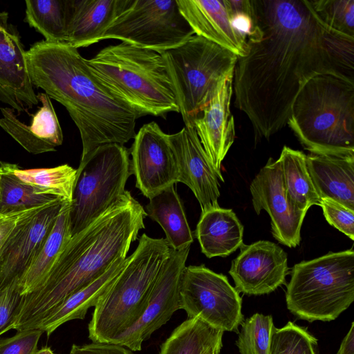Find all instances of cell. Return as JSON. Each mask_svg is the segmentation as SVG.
I'll use <instances>...</instances> for the list:
<instances>
[{"label":"cell","instance_id":"40","mask_svg":"<svg viewBox=\"0 0 354 354\" xmlns=\"http://www.w3.org/2000/svg\"><path fill=\"white\" fill-rule=\"evenodd\" d=\"M35 208L0 216V250L10 236L18 222Z\"/></svg>","mask_w":354,"mask_h":354},{"label":"cell","instance_id":"34","mask_svg":"<svg viewBox=\"0 0 354 354\" xmlns=\"http://www.w3.org/2000/svg\"><path fill=\"white\" fill-rule=\"evenodd\" d=\"M317 339L305 328L288 322L274 328L269 354H316Z\"/></svg>","mask_w":354,"mask_h":354},{"label":"cell","instance_id":"18","mask_svg":"<svg viewBox=\"0 0 354 354\" xmlns=\"http://www.w3.org/2000/svg\"><path fill=\"white\" fill-rule=\"evenodd\" d=\"M0 100L21 113L37 105L26 61V51L8 13L0 12Z\"/></svg>","mask_w":354,"mask_h":354},{"label":"cell","instance_id":"28","mask_svg":"<svg viewBox=\"0 0 354 354\" xmlns=\"http://www.w3.org/2000/svg\"><path fill=\"white\" fill-rule=\"evenodd\" d=\"M223 333L199 317L187 318L164 342L159 354H221Z\"/></svg>","mask_w":354,"mask_h":354},{"label":"cell","instance_id":"7","mask_svg":"<svg viewBox=\"0 0 354 354\" xmlns=\"http://www.w3.org/2000/svg\"><path fill=\"white\" fill-rule=\"evenodd\" d=\"M354 301V251L332 252L294 265L286 286L288 310L309 322L335 319Z\"/></svg>","mask_w":354,"mask_h":354},{"label":"cell","instance_id":"23","mask_svg":"<svg viewBox=\"0 0 354 354\" xmlns=\"http://www.w3.org/2000/svg\"><path fill=\"white\" fill-rule=\"evenodd\" d=\"M306 160L320 199L330 198L354 210V156L310 153Z\"/></svg>","mask_w":354,"mask_h":354},{"label":"cell","instance_id":"37","mask_svg":"<svg viewBox=\"0 0 354 354\" xmlns=\"http://www.w3.org/2000/svg\"><path fill=\"white\" fill-rule=\"evenodd\" d=\"M8 338L0 339V354H33L44 333L39 329H26Z\"/></svg>","mask_w":354,"mask_h":354},{"label":"cell","instance_id":"4","mask_svg":"<svg viewBox=\"0 0 354 354\" xmlns=\"http://www.w3.org/2000/svg\"><path fill=\"white\" fill-rule=\"evenodd\" d=\"M287 124L312 153L354 156V82L313 77L295 97Z\"/></svg>","mask_w":354,"mask_h":354},{"label":"cell","instance_id":"29","mask_svg":"<svg viewBox=\"0 0 354 354\" xmlns=\"http://www.w3.org/2000/svg\"><path fill=\"white\" fill-rule=\"evenodd\" d=\"M302 151L284 146L279 160L285 187L295 208L307 212L314 205H319L320 198L310 177Z\"/></svg>","mask_w":354,"mask_h":354},{"label":"cell","instance_id":"43","mask_svg":"<svg viewBox=\"0 0 354 354\" xmlns=\"http://www.w3.org/2000/svg\"><path fill=\"white\" fill-rule=\"evenodd\" d=\"M1 173H2V171H1V167H0V179H1ZM1 214H0V216H1Z\"/></svg>","mask_w":354,"mask_h":354},{"label":"cell","instance_id":"42","mask_svg":"<svg viewBox=\"0 0 354 354\" xmlns=\"http://www.w3.org/2000/svg\"><path fill=\"white\" fill-rule=\"evenodd\" d=\"M33 354H55L49 347H43L39 350H37Z\"/></svg>","mask_w":354,"mask_h":354},{"label":"cell","instance_id":"9","mask_svg":"<svg viewBox=\"0 0 354 354\" xmlns=\"http://www.w3.org/2000/svg\"><path fill=\"white\" fill-rule=\"evenodd\" d=\"M129 155L124 145L111 143L81 157L70 203L72 236L100 216L125 192L131 175Z\"/></svg>","mask_w":354,"mask_h":354},{"label":"cell","instance_id":"1","mask_svg":"<svg viewBox=\"0 0 354 354\" xmlns=\"http://www.w3.org/2000/svg\"><path fill=\"white\" fill-rule=\"evenodd\" d=\"M251 2L254 26L234 68V106L268 139L287 124L295 97L313 77L354 82V38L325 26L310 0Z\"/></svg>","mask_w":354,"mask_h":354},{"label":"cell","instance_id":"20","mask_svg":"<svg viewBox=\"0 0 354 354\" xmlns=\"http://www.w3.org/2000/svg\"><path fill=\"white\" fill-rule=\"evenodd\" d=\"M179 10L196 35L234 53H247L246 37L230 21L225 0H176Z\"/></svg>","mask_w":354,"mask_h":354},{"label":"cell","instance_id":"10","mask_svg":"<svg viewBox=\"0 0 354 354\" xmlns=\"http://www.w3.org/2000/svg\"><path fill=\"white\" fill-rule=\"evenodd\" d=\"M194 34L176 0H130L102 40L118 39L162 54L182 44Z\"/></svg>","mask_w":354,"mask_h":354},{"label":"cell","instance_id":"2","mask_svg":"<svg viewBox=\"0 0 354 354\" xmlns=\"http://www.w3.org/2000/svg\"><path fill=\"white\" fill-rule=\"evenodd\" d=\"M147 216L142 205L126 190L100 216L71 238L43 285L23 295L12 329H36L71 295L101 276L117 259L127 257L131 243L145 228Z\"/></svg>","mask_w":354,"mask_h":354},{"label":"cell","instance_id":"41","mask_svg":"<svg viewBox=\"0 0 354 354\" xmlns=\"http://www.w3.org/2000/svg\"><path fill=\"white\" fill-rule=\"evenodd\" d=\"M337 354H354V322L343 339Z\"/></svg>","mask_w":354,"mask_h":354},{"label":"cell","instance_id":"11","mask_svg":"<svg viewBox=\"0 0 354 354\" xmlns=\"http://www.w3.org/2000/svg\"><path fill=\"white\" fill-rule=\"evenodd\" d=\"M181 309L225 331H236L243 319L242 299L223 274L205 266H185L180 282Z\"/></svg>","mask_w":354,"mask_h":354},{"label":"cell","instance_id":"12","mask_svg":"<svg viewBox=\"0 0 354 354\" xmlns=\"http://www.w3.org/2000/svg\"><path fill=\"white\" fill-rule=\"evenodd\" d=\"M191 245L179 250L171 248L150 291L146 308L140 317L109 343L124 346L131 351L142 349V343L165 324L181 309L180 282Z\"/></svg>","mask_w":354,"mask_h":354},{"label":"cell","instance_id":"24","mask_svg":"<svg viewBox=\"0 0 354 354\" xmlns=\"http://www.w3.org/2000/svg\"><path fill=\"white\" fill-rule=\"evenodd\" d=\"M195 235L207 258L225 257L243 243V225L232 209L218 207L201 213Z\"/></svg>","mask_w":354,"mask_h":354},{"label":"cell","instance_id":"21","mask_svg":"<svg viewBox=\"0 0 354 354\" xmlns=\"http://www.w3.org/2000/svg\"><path fill=\"white\" fill-rule=\"evenodd\" d=\"M41 106L32 115L31 123L21 122L8 107L0 109V127L28 152L39 154L54 151L63 142V133L50 97L45 93L37 95Z\"/></svg>","mask_w":354,"mask_h":354},{"label":"cell","instance_id":"15","mask_svg":"<svg viewBox=\"0 0 354 354\" xmlns=\"http://www.w3.org/2000/svg\"><path fill=\"white\" fill-rule=\"evenodd\" d=\"M250 190L254 211L264 209L271 219L274 238L289 248H296L301 241V227L306 211L292 205L284 185L281 163L270 158L252 180Z\"/></svg>","mask_w":354,"mask_h":354},{"label":"cell","instance_id":"17","mask_svg":"<svg viewBox=\"0 0 354 354\" xmlns=\"http://www.w3.org/2000/svg\"><path fill=\"white\" fill-rule=\"evenodd\" d=\"M178 174L198 201L201 213L218 207L219 178L210 162L194 127L185 126L169 135Z\"/></svg>","mask_w":354,"mask_h":354},{"label":"cell","instance_id":"25","mask_svg":"<svg viewBox=\"0 0 354 354\" xmlns=\"http://www.w3.org/2000/svg\"><path fill=\"white\" fill-rule=\"evenodd\" d=\"M127 261L128 257L117 259L101 276L71 295L53 310L36 329L41 330L48 337L63 324L73 319H83L88 310L95 307L123 270Z\"/></svg>","mask_w":354,"mask_h":354},{"label":"cell","instance_id":"19","mask_svg":"<svg viewBox=\"0 0 354 354\" xmlns=\"http://www.w3.org/2000/svg\"><path fill=\"white\" fill-rule=\"evenodd\" d=\"M233 77H226L215 94L194 120V127L219 180L224 182L221 171L222 162L235 138L234 117L230 111Z\"/></svg>","mask_w":354,"mask_h":354},{"label":"cell","instance_id":"8","mask_svg":"<svg viewBox=\"0 0 354 354\" xmlns=\"http://www.w3.org/2000/svg\"><path fill=\"white\" fill-rule=\"evenodd\" d=\"M160 55L185 126L194 127L220 84L234 75L239 57L196 35Z\"/></svg>","mask_w":354,"mask_h":354},{"label":"cell","instance_id":"31","mask_svg":"<svg viewBox=\"0 0 354 354\" xmlns=\"http://www.w3.org/2000/svg\"><path fill=\"white\" fill-rule=\"evenodd\" d=\"M26 21L53 43H66L68 0L26 1Z\"/></svg>","mask_w":354,"mask_h":354},{"label":"cell","instance_id":"33","mask_svg":"<svg viewBox=\"0 0 354 354\" xmlns=\"http://www.w3.org/2000/svg\"><path fill=\"white\" fill-rule=\"evenodd\" d=\"M236 345L241 354H269L274 328L272 317L255 313L241 324Z\"/></svg>","mask_w":354,"mask_h":354},{"label":"cell","instance_id":"6","mask_svg":"<svg viewBox=\"0 0 354 354\" xmlns=\"http://www.w3.org/2000/svg\"><path fill=\"white\" fill-rule=\"evenodd\" d=\"M170 250L165 239L141 235L126 266L94 307L88 326L92 342L109 343L138 320Z\"/></svg>","mask_w":354,"mask_h":354},{"label":"cell","instance_id":"32","mask_svg":"<svg viewBox=\"0 0 354 354\" xmlns=\"http://www.w3.org/2000/svg\"><path fill=\"white\" fill-rule=\"evenodd\" d=\"M0 179V214L24 211L48 204L58 198L41 194L36 188L19 181L1 168Z\"/></svg>","mask_w":354,"mask_h":354},{"label":"cell","instance_id":"30","mask_svg":"<svg viewBox=\"0 0 354 354\" xmlns=\"http://www.w3.org/2000/svg\"><path fill=\"white\" fill-rule=\"evenodd\" d=\"M0 167L41 194L71 202L77 169L67 164L51 168L22 169L15 164L0 162Z\"/></svg>","mask_w":354,"mask_h":354},{"label":"cell","instance_id":"5","mask_svg":"<svg viewBox=\"0 0 354 354\" xmlns=\"http://www.w3.org/2000/svg\"><path fill=\"white\" fill-rule=\"evenodd\" d=\"M93 74L138 118L179 113L174 88L160 54L122 42L86 59Z\"/></svg>","mask_w":354,"mask_h":354},{"label":"cell","instance_id":"16","mask_svg":"<svg viewBox=\"0 0 354 354\" xmlns=\"http://www.w3.org/2000/svg\"><path fill=\"white\" fill-rule=\"evenodd\" d=\"M239 248L229 270L239 293L266 295L286 284L288 256L277 244L258 241L250 245L243 243Z\"/></svg>","mask_w":354,"mask_h":354},{"label":"cell","instance_id":"22","mask_svg":"<svg viewBox=\"0 0 354 354\" xmlns=\"http://www.w3.org/2000/svg\"><path fill=\"white\" fill-rule=\"evenodd\" d=\"M130 0H68L66 44L78 48L102 40Z\"/></svg>","mask_w":354,"mask_h":354},{"label":"cell","instance_id":"14","mask_svg":"<svg viewBox=\"0 0 354 354\" xmlns=\"http://www.w3.org/2000/svg\"><path fill=\"white\" fill-rule=\"evenodd\" d=\"M130 149L136 187L150 199L178 182L175 156L165 133L155 122L144 124Z\"/></svg>","mask_w":354,"mask_h":354},{"label":"cell","instance_id":"13","mask_svg":"<svg viewBox=\"0 0 354 354\" xmlns=\"http://www.w3.org/2000/svg\"><path fill=\"white\" fill-rule=\"evenodd\" d=\"M64 201L32 209L17 223L0 250V292L17 284L32 264L50 233Z\"/></svg>","mask_w":354,"mask_h":354},{"label":"cell","instance_id":"36","mask_svg":"<svg viewBox=\"0 0 354 354\" xmlns=\"http://www.w3.org/2000/svg\"><path fill=\"white\" fill-rule=\"evenodd\" d=\"M327 222L354 240V210L334 200L323 198L319 205Z\"/></svg>","mask_w":354,"mask_h":354},{"label":"cell","instance_id":"38","mask_svg":"<svg viewBox=\"0 0 354 354\" xmlns=\"http://www.w3.org/2000/svg\"><path fill=\"white\" fill-rule=\"evenodd\" d=\"M22 297L17 284L11 285L0 292V336L12 329Z\"/></svg>","mask_w":354,"mask_h":354},{"label":"cell","instance_id":"35","mask_svg":"<svg viewBox=\"0 0 354 354\" xmlns=\"http://www.w3.org/2000/svg\"><path fill=\"white\" fill-rule=\"evenodd\" d=\"M322 23L330 30L354 38V0H310Z\"/></svg>","mask_w":354,"mask_h":354},{"label":"cell","instance_id":"3","mask_svg":"<svg viewBox=\"0 0 354 354\" xmlns=\"http://www.w3.org/2000/svg\"><path fill=\"white\" fill-rule=\"evenodd\" d=\"M34 86L62 104L77 126L82 156L111 143L124 145L136 136L138 117L93 74L77 49L42 40L26 51Z\"/></svg>","mask_w":354,"mask_h":354},{"label":"cell","instance_id":"27","mask_svg":"<svg viewBox=\"0 0 354 354\" xmlns=\"http://www.w3.org/2000/svg\"><path fill=\"white\" fill-rule=\"evenodd\" d=\"M149 200L145 212L161 226L170 248L176 250L191 245L194 241L193 233L174 185Z\"/></svg>","mask_w":354,"mask_h":354},{"label":"cell","instance_id":"39","mask_svg":"<svg viewBox=\"0 0 354 354\" xmlns=\"http://www.w3.org/2000/svg\"><path fill=\"white\" fill-rule=\"evenodd\" d=\"M69 354H133L129 348L111 343L73 344Z\"/></svg>","mask_w":354,"mask_h":354},{"label":"cell","instance_id":"26","mask_svg":"<svg viewBox=\"0 0 354 354\" xmlns=\"http://www.w3.org/2000/svg\"><path fill=\"white\" fill-rule=\"evenodd\" d=\"M71 202L64 201L55 223L37 256L17 283L21 295L40 288L59 254L72 237L69 212Z\"/></svg>","mask_w":354,"mask_h":354}]
</instances>
